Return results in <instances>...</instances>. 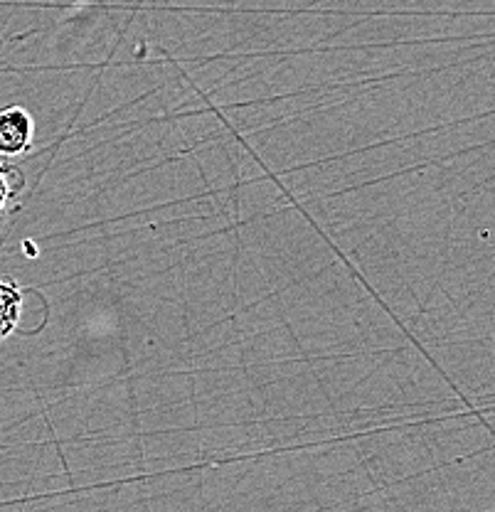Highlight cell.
<instances>
[{"label":"cell","instance_id":"6da1fadb","mask_svg":"<svg viewBox=\"0 0 495 512\" xmlns=\"http://www.w3.org/2000/svg\"><path fill=\"white\" fill-rule=\"evenodd\" d=\"M35 124L23 106L0 109V158L23 156L33 148Z\"/></svg>","mask_w":495,"mask_h":512},{"label":"cell","instance_id":"7a4b0ae2","mask_svg":"<svg viewBox=\"0 0 495 512\" xmlns=\"http://www.w3.org/2000/svg\"><path fill=\"white\" fill-rule=\"evenodd\" d=\"M23 313V291L15 281L0 279V343L13 335Z\"/></svg>","mask_w":495,"mask_h":512},{"label":"cell","instance_id":"3957f363","mask_svg":"<svg viewBox=\"0 0 495 512\" xmlns=\"http://www.w3.org/2000/svg\"><path fill=\"white\" fill-rule=\"evenodd\" d=\"M8 197H10V183H8V175H5V170L0 168V212H3V207L8 205Z\"/></svg>","mask_w":495,"mask_h":512},{"label":"cell","instance_id":"277c9868","mask_svg":"<svg viewBox=\"0 0 495 512\" xmlns=\"http://www.w3.org/2000/svg\"><path fill=\"white\" fill-rule=\"evenodd\" d=\"M0 168H3V158H0Z\"/></svg>","mask_w":495,"mask_h":512}]
</instances>
